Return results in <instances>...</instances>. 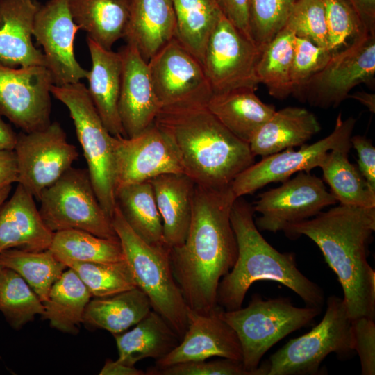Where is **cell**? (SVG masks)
<instances>
[{
    "label": "cell",
    "mask_w": 375,
    "mask_h": 375,
    "mask_svg": "<svg viewBox=\"0 0 375 375\" xmlns=\"http://www.w3.org/2000/svg\"><path fill=\"white\" fill-rule=\"evenodd\" d=\"M49 249L65 265L69 262H112L126 260L119 239L101 238L78 229L55 232Z\"/></svg>",
    "instance_id": "obj_35"
},
{
    "label": "cell",
    "mask_w": 375,
    "mask_h": 375,
    "mask_svg": "<svg viewBox=\"0 0 375 375\" xmlns=\"http://www.w3.org/2000/svg\"><path fill=\"white\" fill-rule=\"evenodd\" d=\"M285 26L291 29L296 36L328 49L322 0H296Z\"/></svg>",
    "instance_id": "obj_42"
},
{
    "label": "cell",
    "mask_w": 375,
    "mask_h": 375,
    "mask_svg": "<svg viewBox=\"0 0 375 375\" xmlns=\"http://www.w3.org/2000/svg\"><path fill=\"white\" fill-rule=\"evenodd\" d=\"M39 0H0V63L12 68L45 66L43 53L33 43Z\"/></svg>",
    "instance_id": "obj_21"
},
{
    "label": "cell",
    "mask_w": 375,
    "mask_h": 375,
    "mask_svg": "<svg viewBox=\"0 0 375 375\" xmlns=\"http://www.w3.org/2000/svg\"><path fill=\"white\" fill-rule=\"evenodd\" d=\"M100 375H144L146 372L117 360L108 359L99 372Z\"/></svg>",
    "instance_id": "obj_50"
},
{
    "label": "cell",
    "mask_w": 375,
    "mask_h": 375,
    "mask_svg": "<svg viewBox=\"0 0 375 375\" xmlns=\"http://www.w3.org/2000/svg\"><path fill=\"white\" fill-rule=\"evenodd\" d=\"M0 267H1V265H0Z\"/></svg>",
    "instance_id": "obj_54"
},
{
    "label": "cell",
    "mask_w": 375,
    "mask_h": 375,
    "mask_svg": "<svg viewBox=\"0 0 375 375\" xmlns=\"http://www.w3.org/2000/svg\"><path fill=\"white\" fill-rule=\"evenodd\" d=\"M351 333L353 349L360 358L361 374L362 375H374V319L367 317H360L351 319Z\"/></svg>",
    "instance_id": "obj_45"
},
{
    "label": "cell",
    "mask_w": 375,
    "mask_h": 375,
    "mask_svg": "<svg viewBox=\"0 0 375 375\" xmlns=\"http://www.w3.org/2000/svg\"><path fill=\"white\" fill-rule=\"evenodd\" d=\"M323 319L308 333L289 340L266 361L267 375L316 374L324 359L335 353L349 357L353 346L351 319L343 299L330 296Z\"/></svg>",
    "instance_id": "obj_8"
},
{
    "label": "cell",
    "mask_w": 375,
    "mask_h": 375,
    "mask_svg": "<svg viewBox=\"0 0 375 375\" xmlns=\"http://www.w3.org/2000/svg\"><path fill=\"white\" fill-rule=\"evenodd\" d=\"M237 198L230 185H196L191 222L184 242L171 248L174 278L188 307L208 313L217 306L221 279L232 269L238 245L230 215Z\"/></svg>",
    "instance_id": "obj_1"
},
{
    "label": "cell",
    "mask_w": 375,
    "mask_h": 375,
    "mask_svg": "<svg viewBox=\"0 0 375 375\" xmlns=\"http://www.w3.org/2000/svg\"><path fill=\"white\" fill-rule=\"evenodd\" d=\"M151 310L149 298L136 287L110 297L90 299L83 322L115 335L135 326Z\"/></svg>",
    "instance_id": "obj_30"
},
{
    "label": "cell",
    "mask_w": 375,
    "mask_h": 375,
    "mask_svg": "<svg viewBox=\"0 0 375 375\" xmlns=\"http://www.w3.org/2000/svg\"><path fill=\"white\" fill-rule=\"evenodd\" d=\"M17 182V159L14 150L0 151V188Z\"/></svg>",
    "instance_id": "obj_48"
},
{
    "label": "cell",
    "mask_w": 375,
    "mask_h": 375,
    "mask_svg": "<svg viewBox=\"0 0 375 375\" xmlns=\"http://www.w3.org/2000/svg\"><path fill=\"white\" fill-rule=\"evenodd\" d=\"M337 202L321 178L300 172L279 187L258 196L253 208L261 216L255 224L259 231H284L290 224L313 217Z\"/></svg>",
    "instance_id": "obj_15"
},
{
    "label": "cell",
    "mask_w": 375,
    "mask_h": 375,
    "mask_svg": "<svg viewBox=\"0 0 375 375\" xmlns=\"http://www.w3.org/2000/svg\"><path fill=\"white\" fill-rule=\"evenodd\" d=\"M222 14L240 32L251 40L248 0H215Z\"/></svg>",
    "instance_id": "obj_47"
},
{
    "label": "cell",
    "mask_w": 375,
    "mask_h": 375,
    "mask_svg": "<svg viewBox=\"0 0 375 375\" xmlns=\"http://www.w3.org/2000/svg\"><path fill=\"white\" fill-rule=\"evenodd\" d=\"M116 204L130 227L145 242L166 244L162 219L150 181L117 189Z\"/></svg>",
    "instance_id": "obj_32"
},
{
    "label": "cell",
    "mask_w": 375,
    "mask_h": 375,
    "mask_svg": "<svg viewBox=\"0 0 375 375\" xmlns=\"http://www.w3.org/2000/svg\"><path fill=\"white\" fill-rule=\"evenodd\" d=\"M92 66L87 79L90 98L108 132L125 137L118 112L122 61L119 52L103 48L86 38Z\"/></svg>",
    "instance_id": "obj_23"
},
{
    "label": "cell",
    "mask_w": 375,
    "mask_h": 375,
    "mask_svg": "<svg viewBox=\"0 0 375 375\" xmlns=\"http://www.w3.org/2000/svg\"><path fill=\"white\" fill-rule=\"evenodd\" d=\"M253 206L241 197L234 201L231 223L238 256L232 269L221 279L217 305L226 310L242 307L247 292L258 281H272L292 290L306 306L322 308L323 290L298 269L293 253H281L262 237L253 219Z\"/></svg>",
    "instance_id": "obj_4"
},
{
    "label": "cell",
    "mask_w": 375,
    "mask_h": 375,
    "mask_svg": "<svg viewBox=\"0 0 375 375\" xmlns=\"http://www.w3.org/2000/svg\"><path fill=\"white\" fill-rule=\"evenodd\" d=\"M206 105L231 133L248 144L276 110L274 106L262 101L251 89L212 94Z\"/></svg>",
    "instance_id": "obj_27"
},
{
    "label": "cell",
    "mask_w": 375,
    "mask_h": 375,
    "mask_svg": "<svg viewBox=\"0 0 375 375\" xmlns=\"http://www.w3.org/2000/svg\"><path fill=\"white\" fill-rule=\"evenodd\" d=\"M51 93L69 110L94 192L104 211L112 218L117 206L114 136L105 127L85 84L81 81L53 84Z\"/></svg>",
    "instance_id": "obj_7"
},
{
    "label": "cell",
    "mask_w": 375,
    "mask_h": 375,
    "mask_svg": "<svg viewBox=\"0 0 375 375\" xmlns=\"http://www.w3.org/2000/svg\"><path fill=\"white\" fill-rule=\"evenodd\" d=\"M51 76L45 66L12 68L0 63V115L22 131L51 124Z\"/></svg>",
    "instance_id": "obj_13"
},
{
    "label": "cell",
    "mask_w": 375,
    "mask_h": 375,
    "mask_svg": "<svg viewBox=\"0 0 375 375\" xmlns=\"http://www.w3.org/2000/svg\"><path fill=\"white\" fill-rule=\"evenodd\" d=\"M356 119L349 117L342 119L340 113L333 131L312 144H303L297 151L288 148L263 157L240 172L230 186L236 198L252 194L265 185L284 182L296 172L309 171L319 167L326 153L333 149L350 151L351 138Z\"/></svg>",
    "instance_id": "obj_10"
},
{
    "label": "cell",
    "mask_w": 375,
    "mask_h": 375,
    "mask_svg": "<svg viewBox=\"0 0 375 375\" xmlns=\"http://www.w3.org/2000/svg\"><path fill=\"white\" fill-rule=\"evenodd\" d=\"M92 295L71 268L65 270L51 286L43 302L42 319L49 321L51 327L67 333L76 334L83 322L85 308Z\"/></svg>",
    "instance_id": "obj_31"
},
{
    "label": "cell",
    "mask_w": 375,
    "mask_h": 375,
    "mask_svg": "<svg viewBox=\"0 0 375 375\" xmlns=\"http://www.w3.org/2000/svg\"><path fill=\"white\" fill-rule=\"evenodd\" d=\"M113 151L116 190L164 174H184L176 147L154 124L132 138L114 136Z\"/></svg>",
    "instance_id": "obj_17"
},
{
    "label": "cell",
    "mask_w": 375,
    "mask_h": 375,
    "mask_svg": "<svg viewBox=\"0 0 375 375\" xmlns=\"http://www.w3.org/2000/svg\"><path fill=\"white\" fill-rule=\"evenodd\" d=\"M53 232L43 222L34 197L22 185L0 206V252L8 249L42 251Z\"/></svg>",
    "instance_id": "obj_22"
},
{
    "label": "cell",
    "mask_w": 375,
    "mask_h": 375,
    "mask_svg": "<svg viewBox=\"0 0 375 375\" xmlns=\"http://www.w3.org/2000/svg\"><path fill=\"white\" fill-rule=\"evenodd\" d=\"M11 191V185L0 188V206L6 200Z\"/></svg>",
    "instance_id": "obj_53"
},
{
    "label": "cell",
    "mask_w": 375,
    "mask_h": 375,
    "mask_svg": "<svg viewBox=\"0 0 375 375\" xmlns=\"http://www.w3.org/2000/svg\"><path fill=\"white\" fill-rule=\"evenodd\" d=\"M349 151L341 149L329 151L319 167L331 193L340 204L375 207V191L368 185L358 167L348 159Z\"/></svg>",
    "instance_id": "obj_34"
},
{
    "label": "cell",
    "mask_w": 375,
    "mask_h": 375,
    "mask_svg": "<svg viewBox=\"0 0 375 375\" xmlns=\"http://www.w3.org/2000/svg\"><path fill=\"white\" fill-rule=\"evenodd\" d=\"M163 228L166 244L181 245L188 235L195 183L183 173L164 174L150 180Z\"/></svg>",
    "instance_id": "obj_24"
},
{
    "label": "cell",
    "mask_w": 375,
    "mask_h": 375,
    "mask_svg": "<svg viewBox=\"0 0 375 375\" xmlns=\"http://www.w3.org/2000/svg\"><path fill=\"white\" fill-rule=\"evenodd\" d=\"M17 135L10 125L0 118V151L14 150Z\"/></svg>",
    "instance_id": "obj_51"
},
{
    "label": "cell",
    "mask_w": 375,
    "mask_h": 375,
    "mask_svg": "<svg viewBox=\"0 0 375 375\" xmlns=\"http://www.w3.org/2000/svg\"><path fill=\"white\" fill-rule=\"evenodd\" d=\"M351 142L358 153V168L369 187L375 191V147L371 140L362 135L351 136Z\"/></svg>",
    "instance_id": "obj_46"
},
{
    "label": "cell",
    "mask_w": 375,
    "mask_h": 375,
    "mask_svg": "<svg viewBox=\"0 0 375 375\" xmlns=\"http://www.w3.org/2000/svg\"><path fill=\"white\" fill-rule=\"evenodd\" d=\"M131 331L115 334L118 360L135 366L147 358H162L179 343L181 338L165 319L151 310Z\"/></svg>",
    "instance_id": "obj_29"
},
{
    "label": "cell",
    "mask_w": 375,
    "mask_h": 375,
    "mask_svg": "<svg viewBox=\"0 0 375 375\" xmlns=\"http://www.w3.org/2000/svg\"><path fill=\"white\" fill-rule=\"evenodd\" d=\"M222 308L218 306L210 312L201 313L188 307V326L184 335L172 351L156 360L155 367H165L215 356L242 361L239 339L221 317Z\"/></svg>",
    "instance_id": "obj_19"
},
{
    "label": "cell",
    "mask_w": 375,
    "mask_h": 375,
    "mask_svg": "<svg viewBox=\"0 0 375 375\" xmlns=\"http://www.w3.org/2000/svg\"><path fill=\"white\" fill-rule=\"evenodd\" d=\"M149 375H252L241 360L222 358L177 363L165 367H151Z\"/></svg>",
    "instance_id": "obj_44"
},
{
    "label": "cell",
    "mask_w": 375,
    "mask_h": 375,
    "mask_svg": "<svg viewBox=\"0 0 375 375\" xmlns=\"http://www.w3.org/2000/svg\"><path fill=\"white\" fill-rule=\"evenodd\" d=\"M38 201L46 226L53 233L78 229L119 239L111 218L101 206L88 169L71 167L42 191Z\"/></svg>",
    "instance_id": "obj_9"
},
{
    "label": "cell",
    "mask_w": 375,
    "mask_h": 375,
    "mask_svg": "<svg viewBox=\"0 0 375 375\" xmlns=\"http://www.w3.org/2000/svg\"><path fill=\"white\" fill-rule=\"evenodd\" d=\"M44 310L42 301L26 281L15 271L1 265L0 311L10 325L19 329Z\"/></svg>",
    "instance_id": "obj_38"
},
{
    "label": "cell",
    "mask_w": 375,
    "mask_h": 375,
    "mask_svg": "<svg viewBox=\"0 0 375 375\" xmlns=\"http://www.w3.org/2000/svg\"><path fill=\"white\" fill-rule=\"evenodd\" d=\"M375 76V33H369L333 53L326 66L303 88L310 104L336 107L360 83L371 84Z\"/></svg>",
    "instance_id": "obj_14"
},
{
    "label": "cell",
    "mask_w": 375,
    "mask_h": 375,
    "mask_svg": "<svg viewBox=\"0 0 375 375\" xmlns=\"http://www.w3.org/2000/svg\"><path fill=\"white\" fill-rule=\"evenodd\" d=\"M111 219L137 287L147 296L152 310L181 339L188 326V306L173 274L171 248L145 242L127 224L117 206Z\"/></svg>",
    "instance_id": "obj_5"
},
{
    "label": "cell",
    "mask_w": 375,
    "mask_h": 375,
    "mask_svg": "<svg viewBox=\"0 0 375 375\" xmlns=\"http://www.w3.org/2000/svg\"><path fill=\"white\" fill-rule=\"evenodd\" d=\"M0 265L19 274L43 302L53 284L67 267L49 249L28 251L16 248L0 252Z\"/></svg>",
    "instance_id": "obj_37"
},
{
    "label": "cell",
    "mask_w": 375,
    "mask_h": 375,
    "mask_svg": "<svg viewBox=\"0 0 375 375\" xmlns=\"http://www.w3.org/2000/svg\"><path fill=\"white\" fill-rule=\"evenodd\" d=\"M374 231L375 207L342 204L283 231L288 238L306 235L317 245L338 276L351 319H375V272L367 260Z\"/></svg>",
    "instance_id": "obj_2"
},
{
    "label": "cell",
    "mask_w": 375,
    "mask_h": 375,
    "mask_svg": "<svg viewBox=\"0 0 375 375\" xmlns=\"http://www.w3.org/2000/svg\"><path fill=\"white\" fill-rule=\"evenodd\" d=\"M333 53L310 40L295 36L290 78L293 93L299 94L310 80L330 60Z\"/></svg>",
    "instance_id": "obj_43"
},
{
    "label": "cell",
    "mask_w": 375,
    "mask_h": 375,
    "mask_svg": "<svg viewBox=\"0 0 375 375\" xmlns=\"http://www.w3.org/2000/svg\"><path fill=\"white\" fill-rule=\"evenodd\" d=\"M171 0H133L123 38L148 62L176 35Z\"/></svg>",
    "instance_id": "obj_25"
},
{
    "label": "cell",
    "mask_w": 375,
    "mask_h": 375,
    "mask_svg": "<svg viewBox=\"0 0 375 375\" xmlns=\"http://www.w3.org/2000/svg\"><path fill=\"white\" fill-rule=\"evenodd\" d=\"M356 10L367 30L375 33V0H346Z\"/></svg>",
    "instance_id": "obj_49"
},
{
    "label": "cell",
    "mask_w": 375,
    "mask_h": 375,
    "mask_svg": "<svg viewBox=\"0 0 375 375\" xmlns=\"http://www.w3.org/2000/svg\"><path fill=\"white\" fill-rule=\"evenodd\" d=\"M14 151L17 183L37 200L43 190L72 167L79 154L57 122L39 131L18 133Z\"/></svg>",
    "instance_id": "obj_12"
},
{
    "label": "cell",
    "mask_w": 375,
    "mask_h": 375,
    "mask_svg": "<svg viewBox=\"0 0 375 375\" xmlns=\"http://www.w3.org/2000/svg\"><path fill=\"white\" fill-rule=\"evenodd\" d=\"M147 63L161 108L207 103L213 94L202 63L176 38L162 47Z\"/></svg>",
    "instance_id": "obj_16"
},
{
    "label": "cell",
    "mask_w": 375,
    "mask_h": 375,
    "mask_svg": "<svg viewBox=\"0 0 375 375\" xmlns=\"http://www.w3.org/2000/svg\"><path fill=\"white\" fill-rule=\"evenodd\" d=\"M261 49L222 15L206 47L202 65L213 94L256 90Z\"/></svg>",
    "instance_id": "obj_11"
},
{
    "label": "cell",
    "mask_w": 375,
    "mask_h": 375,
    "mask_svg": "<svg viewBox=\"0 0 375 375\" xmlns=\"http://www.w3.org/2000/svg\"><path fill=\"white\" fill-rule=\"evenodd\" d=\"M68 2L47 0L41 4L33 26V36L43 48L45 67L56 85L80 82L89 73L74 55V39L80 28L73 19Z\"/></svg>",
    "instance_id": "obj_18"
},
{
    "label": "cell",
    "mask_w": 375,
    "mask_h": 375,
    "mask_svg": "<svg viewBox=\"0 0 375 375\" xmlns=\"http://www.w3.org/2000/svg\"><path fill=\"white\" fill-rule=\"evenodd\" d=\"M119 53L122 69L118 112L125 137L132 138L154 123L161 106L153 88L147 62L129 44Z\"/></svg>",
    "instance_id": "obj_20"
},
{
    "label": "cell",
    "mask_w": 375,
    "mask_h": 375,
    "mask_svg": "<svg viewBox=\"0 0 375 375\" xmlns=\"http://www.w3.org/2000/svg\"><path fill=\"white\" fill-rule=\"evenodd\" d=\"M327 30L328 49L341 51L370 33L346 0H322Z\"/></svg>",
    "instance_id": "obj_40"
},
{
    "label": "cell",
    "mask_w": 375,
    "mask_h": 375,
    "mask_svg": "<svg viewBox=\"0 0 375 375\" xmlns=\"http://www.w3.org/2000/svg\"><path fill=\"white\" fill-rule=\"evenodd\" d=\"M133 0H69L75 23L103 48L124 38Z\"/></svg>",
    "instance_id": "obj_28"
},
{
    "label": "cell",
    "mask_w": 375,
    "mask_h": 375,
    "mask_svg": "<svg viewBox=\"0 0 375 375\" xmlns=\"http://www.w3.org/2000/svg\"><path fill=\"white\" fill-rule=\"evenodd\" d=\"M72 269L95 298L110 297L137 287L126 262H82L65 264Z\"/></svg>",
    "instance_id": "obj_39"
},
{
    "label": "cell",
    "mask_w": 375,
    "mask_h": 375,
    "mask_svg": "<svg viewBox=\"0 0 375 375\" xmlns=\"http://www.w3.org/2000/svg\"><path fill=\"white\" fill-rule=\"evenodd\" d=\"M349 98L354 99L360 103L366 106L371 112H375V94L364 91H358L351 94H349Z\"/></svg>",
    "instance_id": "obj_52"
},
{
    "label": "cell",
    "mask_w": 375,
    "mask_h": 375,
    "mask_svg": "<svg viewBox=\"0 0 375 375\" xmlns=\"http://www.w3.org/2000/svg\"><path fill=\"white\" fill-rule=\"evenodd\" d=\"M322 308L294 306L288 298L263 299L254 294L245 308L221 309V317L235 332L242 349V362L252 375H267L259 363L276 342L308 325L321 313Z\"/></svg>",
    "instance_id": "obj_6"
},
{
    "label": "cell",
    "mask_w": 375,
    "mask_h": 375,
    "mask_svg": "<svg viewBox=\"0 0 375 375\" xmlns=\"http://www.w3.org/2000/svg\"><path fill=\"white\" fill-rule=\"evenodd\" d=\"M320 128L312 112L304 108L289 106L275 110L249 144L254 156L265 157L288 148L301 147Z\"/></svg>",
    "instance_id": "obj_26"
},
{
    "label": "cell",
    "mask_w": 375,
    "mask_h": 375,
    "mask_svg": "<svg viewBox=\"0 0 375 375\" xmlns=\"http://www.w3.org/2000/svg\"><path fill=\"white\" fill-rule=\"evenodd\" d=\"M295 33L285 26L262 49L256 67L260 83L271 96L283 99L293 93L290 70Z\"/></svg>",
    "instance_id": "obj_36"
},
{
    "label": "cell",
    "mask_w": 375,
    "mask_h": 375,
    "mask_svg": "<svg viewBox=\"0 0 375 375\" xmlns=\"http://www.w3.org/2000/svg\"><path fill=\"white\" fill-rule=\"evenodd\" d=\"M206 103L162 108L154 124L172 140L184 174L196 185H231L254 163L249 144L231 133L209 110Z\"/></svg>",
    "instance_id": "obj_3"
},
{
    "label": "cell",
    "mask_w": 375,
    "mask_h": 375,
    "mask_svg": "<svg viewBox=\"0 0 375 375\" xmlns=\"http://www.w3.org/2000/svg\"><path fill=\"white\" fill-rule=\"evenodd\" d=\"M296 0H248L251 38L262 49L285 26Z\"/></svg>",
    "instance_id": "obj_41"
},
{
    "label": "cell",
    "mask_w": 375,
    "mask_h": 375,
    "mask_svg": "<svg viewBox=\"0 0 375 375\" xmlns=\"http://www.w3.org/2000/svg\"><path fill=\"white\" fill-rule=\"evenodd\" d=\"M171 1L176 17L175 38L202 63L222 12L215 0Z\"/></svg>",
    "instance_id": "obj_33"
}]
</instances>
